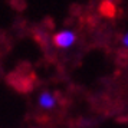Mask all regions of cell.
I'll return each mask as SVG.
<instances>
[{
  "label": "cell",
  "instance_id": "4",
  "mask_svg": "<svg viewBox=\"0 0 128 128\" xmlns=\"http://www.w3.org/2000/svg\"><path fill=\"white\" fill-rule=\"evenodd\" d=\"M121 42H122V45H124V46H125V48L128 49V32H127V33H125L124 36H122Z\"/></svg>",
  "mask_w": 128,
  "mask_h": 128
},
{
  "label": "cell",
  "instance_id": "1",
  "mask_svg": "<svg viewBox=\"0 0 128 128\" xmlns=\"http://www.w3.org/2000/svg\"><path fill=\"white\" fill-rule=\"evenodd\" d=\"M75 40H76V35L72 30H62V32H58L53 36V43L59 49H68L75 43Z\"/></svg>",
  "mask_w": 128,
  "mask_h": 128
},
{
  "label": "cell",
  "instance_id": "2",
  "mask_svg": "<svg viewBox=\"0 0 128 128\" xmlns=\"http://www.w3.org/2000/svg\"><path fill=\"white\" fill-rule=\"evenodd\" d=\"M38 106L42 108V110H55L56 106H58V98H56V95L50 91H43V92L39 94V96H38Z\"/></svg>",
  "mask_w": 128,
  "mask_h": 128
},
{
  "label": "cell",
  "instance_id": "3",
  "mask_svg": "<svg viewBox=\"0 0 128 128\" xmlns=\"http://www.w3.org/2000/svg\"><path fill=\"white\" fill-rule=\"evenodd\" d=\"M99 12L102 16H106V18H114L116 14V7L115 4L111 2V0H104L101 4H99Z\"/></svg>",
  "mask_w": 128,
  "mask_h": 128
}]
</instances>
